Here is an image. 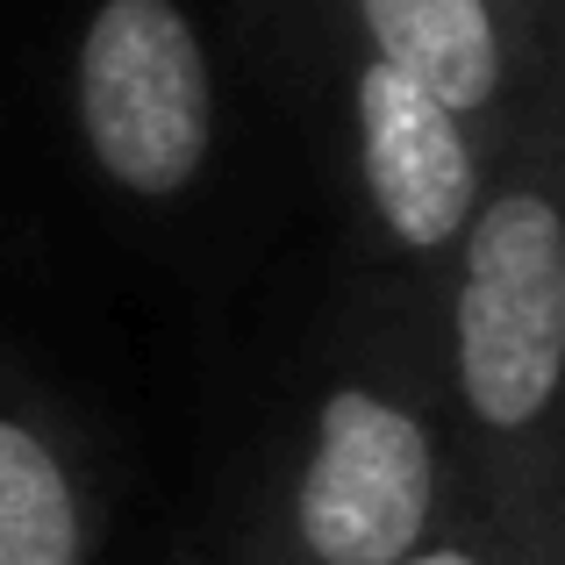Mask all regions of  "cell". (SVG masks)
<instances>
[{"mask_svg":"<svg viewBox=\"0 0 565 565\" xmlns=\"http://www.w3.org/2000/svg\"><path fill=\"white\" fill-rule=\"evenodd\" d=\"M444 273L437 394L466 472L515 515H558L565 172L552 94L501 137Z\"/></svg>","mask_w":565,"mask_h":565,"instance_id":"cell-1","label":"cell"},{"mask_svg":"<svg viewBox=\"0 0 565 565\" xmlns=\"http://www.w3.org/2000/svg\"><path fill=\"white\" fill-rule=\"evenodd\" d=\"M472 472L437 365L408 344L330 365L301 401L244 530V565H401L466 501Z\"/></svg>","mask_w":565,"mask_h":565,"instance_id":"cell-2","label":"cell"},{"mask_svg":"<svg viewBox=\"0 0 565 565\" xmlns=\"http://www.w3.org/2000/svg\"><path fill=\"white\" fill-rule=\"evenodd\" d=\"M65 94L79 158L108 193L172 207L207 180L222 86L186 0H86Z\"/></svg>","mask_w":565,"mask_h":565,"instance_id":"cell-3","label":"cell"},{"mask_svg":"<svg viewBox=\"0 0 565 565\" xmlns=\"http://www.w3.org/2000/svg\"><path fill=\"white\" fill-rule=\"evenodd\" d=\"M344 166L373 244L401 265H444L487 186L494 143L437 94L344 43Z\"/></svg>","mask_w":565,"mask_h":565,"instance_id":"cell-4","label":"cell"},{"mask_svg":"<svg viewBox=\"0 0 565 565\" xmlns=\"http://www.w3.org/2000/svg\"><path fill=\"white\" fill-rule=\"evenodd\" d=\"M337 8H344L351 51L437 94L494 151L544 100L552 43L537 36L523 0H337Z\"/></svg>","mask_w":565,"mask_h":565,"instance_id":"cell-5","label":"cell"},{"mask_svg":"<svg viewBox=\"0 0 565 565\" xmlns=\"http://www.w3.org/2000/svg\"><path fill=\"white\" fill-rule=\"evenodd\" d=\"M108 494L86 437L43 386L0 365V565H100Z\"/></svg>","mask_w":565,"mask_h":565,"instance_id":"cell-6","label":"cell"},{"mask_svg":"<svg viewBox=\"0 0 565 565\" xmlns=\"http://www.w3.org/2000/svg\"><path fill=\"white\" fill-rule=\"evenodd\" d=\"M401 565H565V530L558 515H515L480 487H466V501Z\"/></svg>","mask_w":565,"mask_h":565,"instance_id":"cell-7","label":"cell"},{"mask_svg":"<svg viewBox=\"0 0 565 565\" xmlns=\"http://www.w3.org/2000/svg\"><path fill=\"white\" fill-rule=\"evenodd\" d=\"M523 14L537 22V36H544V43H558V0H523Z\"/></svg>","mask_w":565,"mask_h":565,"instance_id":"cell-8","label":"cell"}]
</instances>
